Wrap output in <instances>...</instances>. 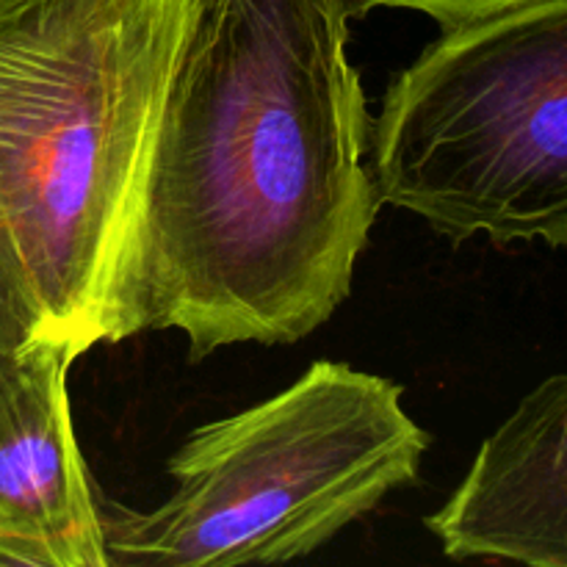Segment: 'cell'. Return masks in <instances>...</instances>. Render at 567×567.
<instances>
[{
  "instance_id": "1",
  "label": "cell",
  "mask_w": 567,
  "mask_h": 567,
  "mask_svg": "<svg viewBox=\"0 0 567 567\" xmlns=\"http://www.w3.org/2000/svg\"><path fill=\"white\" fill-rule=\"evenodd\" d=\"M349 0H194L138 183L109 343H297L352 293L382 203Z\"/></svg>"
},
{
  "instance_id": "2",
  "label": "cell",
  "mask_w": 567,
  "mask_h": 567,
  "mask_svg": "<svg viewBox=\"0 0 567 567\" xmlns=\"http://www.w3.org/2000/svg\"><path fill=\"white\" fill-rule=\"evenodd\" d=\"M194 0H0V347L109 343Z\"/></svg>"
},
{
  "instance_id": "3",
  "label": "cell",
  "mask_w": 567,
  "mask_h": 567,
  "mask_svg": "<svg viewBox=\"0 0 567 567\" xmlns=\"http://www.w3.org/2000/svg\"><path fill=\"white\" fill-rule=\"evenodd\" d=\"M402 385L316 360L293 385L197 426L150 513L100 498L109 567L277 565L324 548L419 480L432 437Z\"/></svg>"
},
{
  "instance_id": "4",
  "label": "cell",
  "mask_w": 567,
  "mask_h": 567,
  "mask_svg": "<svg viewBox=\"0 0 567 567\" xmlns=\"http://www.w3.org/2000/svg\"><path fill=\"white\" fill-rule=\"evenodd\" d=\"M382 205L454 244L567 247V0L441 31L371 120Z\"/></svg>"
},
{
  "instance_id": "5",
  "label": "cell",
  "mask_w": 567,
  "mask_h": 567,
  "mask_svg": "<svg viewBox=\"0 0 567 567\" xmlns=\"http://www.w3.org/2000/svg\"><path fill=\"white\" fill-rule=\"evenodd\" d=\"M61 343L0 347V567H109Z\"/></svg>"
},
{
  "instance_id": "6",
  "label": "cell",
  "mask_w": 567,
  "mask_h": 567,
  "mask_svg": "<svg viewBox=\"0 0 567 567\" xmlns=\"http://www.w3.org/2000/svg\"><path fill=\"white\" fill-rule=\"evenodd\" d=\"M424 526L452 559L567 567V371L520 399Z\"/></svg>"
},
{
  "instance_id": "7",
  "label": "cell",
  "mask_w": 567,
  "mask_h": 567,
  "mask_svg": "<svg viewBox=\"0 0 567 567\" xmlns=\"http://www.w3.org/2000/svg\"><path fill=\"white\" fill-rule=\"evenodd\" d=\"M526 3H535V0H349L354 14H369L371 9H408L435 20L441 31L485 20V17L502 14V11L518 9Z\"/></svg>"
}]
</instances>
